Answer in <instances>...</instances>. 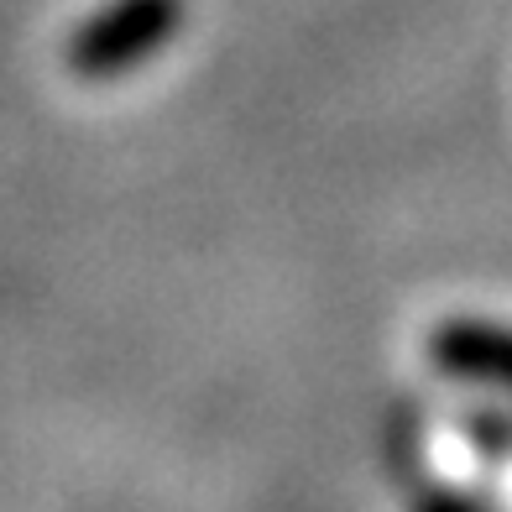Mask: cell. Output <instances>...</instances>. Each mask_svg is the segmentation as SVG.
<instances>
[{"instance_id": "obj_1", "label": "cell", "mask_w": 512, "mask_h": 512, "mask_svg": "<svg viewBox=\"0 0 512 512\" xmlns=\"http://www.w3.org/2000/svg\"><path fill=\"white\" fill-rule=\"evenodd\" d=\"M183 27V0H110L68 37V68L79 79H121L162 53Z\"/></svg>"}, {"instance_id": "obj_2", "label": "cell", "mask_w": 512, "mask_h": 512, "mask_svg": "<svg viewBox=\"0 0 512 512\" xmlns=\"http://www.w3.org/2000/svg\"><path fill=\"white\" fill-rule=\"evenodd\" d=\"M429 361L445 377H460V382L512 387V324L455 314L429 335Z\"/></svg>"}, {"instance_id": "obj_3", "label": "cell", "mask_w": 512, "mask_h": 512, "mask_svg": "<svg viewBox=\"0 0 512 512\" xmlns=\"http://www.w3.org/2000/svg\"><path fill=\"white\" fill-rule=\"evenodd\" d=\"M418 512H465V507H455L450 497H424V502H418Z\"/></svg>"}]
</instances>
